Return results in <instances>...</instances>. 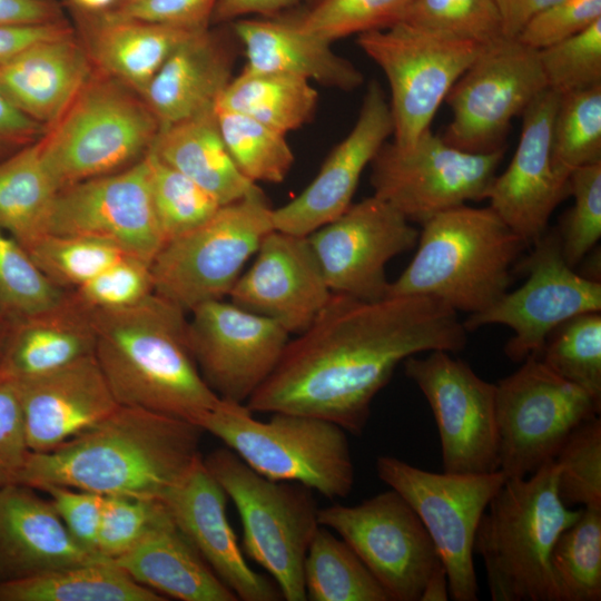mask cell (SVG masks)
<instances>
[{"label": "cell", "instance_id": "obj_1", "mask_svg": "<svg viewBox=\"0 0 601 601\" xmlns=\"http://www.w3.org/2000/svg\"><path fill=\"white\" fill-rule=\"evenodd\" d=\"M466 334L457 312L433 297L365 302L332 292L245 405L252 413L312 415L361 435L374 397L401 362L424 352H460Z\"/></svg>", "mask_w": 601, "mask_h": 601}, {"label": "cell", "instance_id": "obj_2", "mask_svg": "<svg viewBox=\"0 0 601 601\" xmlns=\"http://www.w3.org/2000/svg\"><path fill=\"white\" fill-rule=\"evenodd\" d=\"M203 432L184 420L119 405L58 447L30 452L14 483L164 500L201 457Z\"/></svg>", "mask_w": 601, "mask_h": 601}, {"label": "cell", "instance_id": "obj_3", "mask_svg": "<svg viewBox=\"0 0 601 601\" xmlns=\"http://www.w3.org/2000/svg\"><path fill=\"white\" fill-rule=\"evenodd\" d=\"M186 315L155 293L125 308L91 312L95 357L119 405L196 425L219 406L193 355Z\"/></svg>", "mask_w": 601, "mask_h": 601}, {"label": "cell", "instance_id": "obj_4", "mask_svg": "<svg viewBox=\"0 0 601 601\" xmlns=\"http://www.w3.org/2000/svg\"><path fill=\"white\" fill-rule=\"evenodd\" d=\"M417 250L387 297L428 296L480 313L506 292L524 242L489 207L462 205L422 225Z\"/></svg>", "mask_w": 601, "mask_h": 601}, {"label": "cell", "instance_id": "obj_5", "mask_svg": "<svg viewBox=\"0 0 601 601\" xmlns=\"http://www.w3.org/2000/svg\"><path fill=\"white\" fill-rule=\"evenodd\" d=\"M558 465L508 477L477 525L473 551L482 556L493 601H560L551 566L559 535L580 516L558 493Z\"/></svg>", "mask_w": 601, "mask_h": 601}, {"label": "cell", "instance_id": "obj_6", "mask_svg": "<svg viewBox=\"0 0 601 601\" xmlns=\"http://www.w3.org/2000/svg\"><path fill=\"white\" fill-rule=\"evenodd\" d=\"M160 127L138 92L93 68L37 142L60 190L135 164L148 152Z\"/></svg>", "mask_w": 601, "mask_h": 601}, {"label": "cell", "instance_id": "obj_7", "mask_svg": "<svg viewBox=\"0 0 601 601\" xmlns=\"http://www.w3.org/2000/svg\"><path fill=\"white\" fill-rule=\"evenodd\" d=\"M198 426L267 479L302 484L329 500L345 497L353 489L348 437L333 422L289 412L259 421L245 404L221 400Z\"/></svg>", "mask_w": 601, "mask_h": 601}, {"label": "cell", "instance_id": "obj_8", "mask_svg": "<svg viewBox=\"0 0 601 601\" xmlns=\"http://www.w3.org/2000/svg\"><path fill=\"white\" fill-rule=\"evenodd\" d=\"M203 461L236 506L248 556L272 575L284 600H307L304 562L321 526L313 491L260 475L226 446Z\"/></svg>", "mask_w": 601, "mask_h": 601}, {"label": "cell", "instance_id": "obj_9", "mask_svg": "<svg viewBox=\"0 0 601 601\" xmlns=\"http://www.w3.org/2000/svg\"><path fill=\"white\" fill-rule=\"evenodd\" d=\"M272 230L273 208L256 186L162 245L150 263L154 293L187 314L200 304L224 299Z\"/></svg>", "mask_w": 601, "mask_h": 601}, {"label": "cell", "instance_id": "obj_10", "mask_svg": "<svg viewBox=\"0 0 601 601\" xmlns=\"http://www.w3.org/2000/svg\"><path fill=\"white\" fill-rule=\"evenodd\" d=\"M391 89L393 142L406 148L430 125L454 83L483 46L405 22L357 36Z\"/></svg>", "mask_w": 601, "mask_h": 601}, {"label": "cell", "instance_id": "obj_11", "mask_svg": "<svg viewBox=\"0 0 601 601\" xmlns=\"http://www.w3.org/2000/svg\"><path fill=\"white\" fill-rule=\"evenodd\" d=\"M375 465L380 480L411 505L426 529L446 570L451 599L476 601L475 532L506 480L504 473H435L392 455L378 456Z\"/></svg>", "mask_w": 601, "mask_h": 601}, {"label": "cell", "instance_id": "obj_12", "mask_svg": "<svg viewBox=\"0 0 601 601\" xmlns=\"http://www.w3.org/2000/svg\"><path fill=\"white\" fill-rule=\"evenodd\" d=\"M601 402L529 356L495 384L499 470L526 477L555 459L570 433L599 415Z\"/></svg>", "mask_w": 601, "mask_h": 601}, {"label": "cell", "instance_id": "obj_13", "mask_svg": "<svg viewBox=\"0 0 601 601\" xmlns=\"http://www.w3.org/2000/svg\"><path fill=\"white\" fill-rule=\"evenodd\" d=\"M504 151L469 152L428 128L406 148L385 142L370 164L371 185L374 196L423 225L442 211L486 199Z\"/></svg>", "mask_w": 601, "mask_h": 601}, {"label": "cell", "instance_id": "obj_14", "mask_svg": "<svg viewBox=\"0 0 601 601\" xmlns=\"http://www.w3.org/2000/svg\"><path fill=\"white\" fill-rule=\"evenodd\" d=\"M546 88L538 50L506 37L483 46L445 98L452 119L442 138L469 152L503 150L513 118Z\"/></svg>", "mask_w": 601, "mask_h": 601}, {"label": "cell", "instance_id": "obj_15", "mask_svg": "<svg viewBox=\"0 0 601 601\" xmlns=\"http://www.w3.org/2000/svg\"><path fill=\"white\" fill-rule=\"evenodd\" d=\"M317 516L349 545L388 601H420L440 559L422 521L396 491L352 506L335 503L318 509Z\"/></svg>", "mask_w": 601, "mask_h": 601}, {"label": "cell", "instance_id": "obj_16", "mask_svg": "<svg viewBox=\"0 0 601 601\" xmlns=\"http://www.w3.org/2000/svg\"><path fill=\"white\" fill-rule=\"evenodd\" d=\"M532 246L519 264L528 276L525 283L463 322L467 332L491 324L510 327L514 334L504 352L513 362L539 357L550 333L565 321L601 311V283L566 264L556 230L545 231Z\"/></svg>", "mask_w": 601, "mask_h": 601}, {"label": "cell", "instance_id": "obj_17", "mask_svg": "<svg viewBox=\"0 0 601 601\" xmlns=\"http://www.w3.org/2000/svg\"><path fill=\"white\" fill-rule=\"evenodd\" d=\"M403 361L406 376L425 396L437 426L443 472L499 470L495 384L446 351Z\"/></svg>", "mask_w": 601, "mask_h": 601}, {"label": "cell", "instance_id": "obj_18", "mask_svg": "<svg viewBox=\"0 0 601 601\" xmlns=\"http://www.w3.org/2000/svg\"><path fill=\"white\" fill-rule=\"evenodd\" d=\"M43 234L96 238L150 264L164 238L151 200L147 154L119 171L58 190Z\"/></svg>", "mask_w": 601, "mask_h": 601}, {"label": "cell", "instance_id": "obj_19", "mask_svg": "<svg viewBox=\"0 0 601 601\" xmlns=\"http://www.w3.org/2000/svg\"><path fill=\"white\" fill-rule=\"evenodd\" d=\"M418 236L397 209L373 195L307 238L331 292L376 302L387 297L386 264L412 249Z\"/></svg>", "mask_w": 601, "mask_h": 601}, {"label": "cell", "instance_id": "obj_20", "mask_svg": "<svg viewBox=\"0 0 601 601\" xmlns=\"http://www.w3.org/2000/svg\"><path fill=\"white\" fill-rule=\"evenodd\" d=\"M189 314V343L205 382L221 400L245 404L277 365L289 333L224 299Z\"/></svg>", "mask_w": 601, "mask_h": 601}, {"label": "cell", "instance_id": "obj_21", "mask_svg": "<svg viewBox=\"0 0 601 601\" xmlns=\"http://www.w3.org/2000/svg\"><path fill=\"white\" fill-rule=\"evenodd\" d=\"M559 99L558 92L546 88L523 111L512 160L487 191L490 207L526 246L545 234L552 213L570 195L569 179L556 174L551 157Z\"/></svg>", "mask_w": 601, "mask_h": 601}, {"label": "cell", "instance_id": "obj_22", "mask_svg": "<svg viewBox=\"0 0 601 601\" xmlns=\"http://www.w3.org/2000/svg\"><path fill=\"white\" fill-rule=\"evenodd\" d=\"M228 297L248 312L268 317L289 334L305 331L332 292L307 236L272 230Z\"/></svg>", "mask_w": 601, "mask_h": 601}, {"label": "cell", "instance_id": "obj_23", "mask_svg": "<svg viewBox=\"0 0 601 601\" xmlns=\"http://www.w3.org/2000/svg\"><path fill=\"white\" fill-rule=\"evenodd\" d=\"M388 101L378 81L368 83L357 120L329 152L316 177L293 200L273 209L274 229L308 236L351 205L359 177L393 135Z\"/></svg>", "mask_w": 601, "mask_h": 601}, {"label": "cell", "instance_id": "obj_24", "mask_svg": "<svg viewBox=\"0 0 601 601\" xmlns=\"http://www.w3.org/2000/svg\"><path fill=\"white\" fill-rule=\"evenodd\" d=\"M162 501L179 531L238 600L283 599L276 584L248 565L227 518V494L203 456Z\"/></svg>", "mask_w": 601, "mask_h": 601}, {"label": "cell", "instance_id": "obj_25", "mask_svg": "<svg viewBox=\"0 0 601 601\" xmlns=\"http://www.w3.org/2000/svg\"><path fill=\"white\" fill-rule=\"evenodd\" d=\"M30 452H49L92 427L119 404L95 354L17 381Z\"/></svg>", "mask_w": 601, "mask_h": 601}, {"label": "cell", "instance_id": "obj_26", "mask_svg": "<svg viewBox=\"0 0 601 601\" xmlns=\"http://www.w3.org/2000/svg\"><path fill=\"white\" fill-rule=\"evenodd\" d=\"M216 26L184 39L142 92L161 127L215 109L233 79L238 40L230 23Z\"/></svg>", "mask_w": 601, "mask_h": 601}, {"label": "cell", "instance_id": "obj_27", "mask_svg": "<svg viewBox=\"0 0 601 601\" xmlns=\"http://www.w3.org/2000/svg\"><path fill=\"white\" fill-rule=\"evenodd\" d=\"M101 559L71 536L51 502L33 487L0 485V583Z\"/></svg>", "mask_w": 601, "mask_h": 601}, {"label": "cell", "instance_id": "obj_28", "mask_svg": "<svg viewBox=\"0 0 601 601\" xmlns=\"http://www.w3.org/2000/svg\"><path fill=\"white\" fill-rule=\"evenodd\" d=\"M93 71L76 30L35 42L0 61V92L45 127L71 102Z\"/></svg>", "mask_w": 601, "mask_h": 601}, {"label": "cell", "instance_id": "obj_29", "mask_svg": "<svg viewBox=\"0 0 601 601\" xmlns=\"http://www.w3.org/2000/svg\"><path fill=\"white\" fill-rule=\"evenodd\" d=\"M67 7L93 68L140 96L175 48L197 31Z\"/></svg>", "mask_w": 601, "mask_h": 601}, {"label": "cell", "instance_id": "obj_30", "mask_svg": "<svg viewBox=\"0 0 601 601\" xmlns=\"http://www.w3.org/2000/svg\"><path fill=\"white\" fill-rule=\"evenodd\" d=\"M245 50L250 72H283L345 91L359 87L364 77L327 42L299 29L285 13L240 18L230 22Z\"/></svg>", "mask_w": 601, "mask_h": 601}, {"label": "cell", "instance_id": "obj_31", "mask_svg": "<svg viewBox=\"0 0 601 601\" xmlns=\"http://www.w3.org/2000/svg\"><path fill=\"white\" fill-rule=\"evenodd\" d=\"M91 312L70 294L60 304L12 323L0 374L36 377L95 354Z\"/></svg>", "mask_w": 601, "mask_h": 601}, {"label": "cell", "instance_id": "obj_32", "mask_svg": "<svg viewBox=\"0 0 601 601\" xmlns=\"http://www.w3.org/2000/svg\"><path fill=\"white\" fill-rule=\"evenodd\" d=\"M136 582L181 601H237L173 519L111 560Z\"/></svg>", "mask_w": 601, "mask_h": 601}, {"label": "cell", "instance_id": "obj_33", "mask_svg": "<svg viewBox=\"0 0 601 601\" xmlns=\"http://www.w3.org/2000/svg\"><path fill=\"white\" fill-rule=\"evenodd\" d=\"M148 151L199 185L220 205L243 198L257 186L231 159L215 109L161 127Z\"/></svg>", "mask_w": 601, "mask_h": 601}, {"label": "cell", "instance_id": "obj_34", "mask_svg": "<svg viewBox=\"0 0 601 601\" xmlns=\"http://www.w3.org/2000/svg\"><path fill=\"white\" fill-rule=\"evenodd\" d=\"M111 560L73 564L0 583V601H164Z\"/></svg>", "mask_w": 601, "mask_h": 601}, {"label": "cell", "instance_id": "obj_35", "mask_svg": "<svg viewBox=\"0 0 601 601\" xmlns=\"http://www.w3.org/2000/svg\"><path fill=\"white\" fill-rule=\"evenodd\" d=\"M317 100L316 89L303 77L243 70L230 80L215 109L247 116L286 135L312 119Z\"/></svg>", "mask_w": 601, "mask_h": 601}, {"label": "cell", "instance_id": "obj_36", "mask_svg": "<svg viewBox=\"0 0 601 601\" xmlns=\"http://www.w3.org/2000/svg\"><path fill=\"white\" fill-rule=\"evenodd\" d=\"M57 191L37 141L0 160V229L27 247L43 234Z\"/></svg>", "mask_w": 601, "mask_h": 601}, {"label": "cell", "instance_id": "obj_37", "mask_svg": "<svg viewBox=\"0 0 601 601\" xmlns=\"http://www.w3.org/2000/svg\"><path fill=\"white\" fill-rule=\"evenodd\" d=\"M304 582L311 601H388L349 545L322 525L306 553Z\"/></svg>", "mask_w": 601, "mask_h": 601}, {"label": "cell", "instance_id": "obj_38", "mask_svg": "<svg viewBox=\"0 0 601 601\" xmlns=\"http://www.w3.org/2000/svg\"><path fill=\"white\" fill-rule=\"evenodd\" d=\"M551 566L560 601L601 600V508H582L556 539Z\"/></svg>", "mask_w": 601, "mask_h": 601}, {"label": "cell", "instance_id": "obj_39", "mask_svg": "<svg viewBox=\"0 0 601 601\" xmlns=\"http://www.w3.org/2000/svg\"><path fill=\"white\" fill-rule=\"evenodd\" d=\"M551 157L554 170L564 179L577 168L601 162V86L560 95Z\"/></svg>", "mask_w": 601, "mask_h": 601}, {"label": "cell", "instance_id": "obj_40", "mask_svg": "<svg viewBox=\"0 0 601 601\" xmlns=\"http://www.w3.org/2000/svg\"><path fill=\"white\" fill-rule=\"evenodd\" d=\"M225 146L250 181L279 184L294 164L285 135L247 116L215 109Z\"/></svg>", "mask_w": 601, "mask_h": 601}, {"label": "cell", "instance_id": "obj_41", "mask_svg": "<svg viewBox=\"0 0 601 601\" xmlns=\"http://www.w3.org/2000/svg\"><path fill=\"white\" fill-rule=\"evenodd\" d=\"M412 0H300L284 11L299 29L333 42L402 21Z\"/></svg>", "mask_w": 601, "mask_h": 601}, {"label": "cell", "instance_id": "obj_42", "mask_svg": "<svg viewBox=\"0 0 601 601\" xmlns=\"http://www.w3.org/2000/svg\"><path fill=\"white\" fill-rule=\"evenodd\" d=\"M539 358L555 374L601 402V314L577 315L548 336Z\"/></svg>", "mask_w": 601, "mask_h": 601}, {"label": "cell", "instance_id": "obj_43", "mask_svg": "<svg viewBox=\"0 0 601 601\" xmlns=\"http://www.w3.org/2000/svg\"><path fill=\"white\" fill-rule=\"evenodd\" d=\"M69 295L37 266L28 250L0 229V314L14 323L47 311Z\"/></svg>", "mask_w": 601, "mask_h": 601}, {"label": "cell", "instance_id": "obj_44", "mask_svg": "<svg viewBox=\"0 0 601 601\" xmlns=\"http://www.w3.org/2000/svg\"><path fill=\"white\" fill-rule=\"evenodd\" d=\"M24 248L41 272L67 292L127 255L107 242L73 235L43 234Z\"/></svg>", "mask_w": 601, "mask_h": 601}, {"label": "cell", "instance_id": "obj_45", "mask_svg": "<svg viewBox=\"0 0 601 601\" xmlns=\"http://www.w3.org/2000/svg\"><path fill=\"white\" fill-rule=\"evenodd\" d=\"M150 190L164 244L208 220L221 206L191 179L147 152Z\"/></svg>", "mask_w": 601, "mask_h": 601}, {"label": "cell", "instance_id": "obj_46", "mask_svg": "<svg viewBox=\"0 0 601 601\" xmlns=\"http://www.w3.org/2000/svg\"><path fill=\"white\" fill-rule=\"evenodd\" d=\"M558 493L562 502L601 508V420L593 416L577 426L560 447Z\"/></svg>", "mask_w": 601, "mask_h": 601}, {"label": "cell", "instance_id": "obj_47", "mask_svg": "<svg viewBox=\"0 0 601 601\" xmlns=\"http://www.w3.org/2000/svg\"><path fill=\"white\" fill-rule=\"evenodd\" d=\"M401 22L482 46L504 37L494 0H412Z\"/></svg>", "mask_w": 601, "mask_h": 601}, {"label": "cell", "instance_id": "obj_48", "mask_svg": "<svg viewBox=\"0 0 601 601\" xmlns=\"http://www.w3.org/2000/svg\"><path fill=\"white\" fill-rule=\"evenodd\" d=\"M538 53L548 88L559 95L601 86V19Z\"/></svg>", "mask_w": 601, "mask_h": 601}, {"label": "cell", "instance_id": "obj_49", "mask_svg": "<svg viewBox=\"0 0 601 601\" xmlns=\"http://www.w3.org/2000/svg\"><path fill=\"white\" fill-rule=\"evenodd\" d=\"M569 188L574 204L564 215L558 233L562 255L574 268L601 237V162L573 170Z\"/></svg>", "mask_w": 601, "mask_h": 601}, {"label": "cell", "instance_id": "obj_50", "mask_svg": "<svg viewBox=\"0 0 601 601\" xmlns=\"http://www.w3.org/2000/svg\"><path fill=\"white\" fill-rule=\"evenodd\" d=\"M170 519L171 515L162 500L105 496L97 553L105 559L114 560Z\"/></svg>", "mask_w": 601, "mask_h": 601}, {"label": "cell", "instance_id": "obj_51", "mask_svg": "<svg viewBox=\"0 0 601 601\" xmlns=\"http://www.w3.org/2000/svg\"><path fill=\"white\" fill-rule=\"evenodd\" d=\"M154 293L150 264L125 255L70 292L88 311H108L135 305Z\"/></svg>", "mask_w": 601, "mask_h": 601}, {"label": "cell", "instance_id": "obj_52", "mask_svg": "<svg viewBox=\"0 0 601 601\" xmlns=\"http://www.w3.org/2000/svg\"><path fill=\"white\" fill-rule=\"evenodd\" d=\"M599 19L601 0H562L531 18L516 39L541 50L583 31Z\"/></svg>", "mask_w": 601, "mask_h": 601}, {"label": "cell", "instance_id": "obj_53", "mask_svg": "<svg viewBox=\"0 0 601 601\" xmlns=\"http://www.w3.org/2000/svg\"><path fill=\"white\" fill-rule=\"evenodd\" d=\"M218 0H117L108 14L169 24L188 30L211 26Z\"/></svg>", "mask_w": 601, "mask_h": 601}, {"label": "cell", "instance_id": "obj_54", "mask_svg": "<svg viewBox=\"0 0 601 601\" xmlns=\"http://www.w3.org/2000/svg\"><path fill=\"white\" fill-rule=\"evenodd\" d=\"M29 454L18 382L0 374V485L16 482Z\"/></svg>", "mask_w": 601, "mask_h": 601}, {"label": "cell", "instance_id": "obj_55", "mask_svg": "<svg viewBox=\"0 0 601 601\" xmlns=\"http://www.w3.org/2000/svg\"><path fill=\"white\" fill-rule=\"evenodd\" d=\"M39 490L50 496L49 501L71 536L83 549L99 555L97 553V541L105 495L52 484L43 485Z\"/></svg>", "mask_w": 601, "mask_h": 601}, {"label": "cell", "instance_id": "obj_56", "mask_svg": "<svg viewBox=\"0 0 601 601\" xmlns=\"http://www.w3.org/2000/svg\"><path fill=\"white\" fill-rule=\"evenodd\" d=\"M46 127L12 106L0 92V160L36 142Z\"/></svg>", "mask_w": 601, "mask_h": 601}, {"label": "cell", "instance_id": "obj_57", "mask_svg": "<svg viewBox=\"0 0 601 601\" xmlns=\"http://www.w3.org/2000/svg\"><path fill=\"white\" fill-rule=\"evenodd\" d=\"M65 19L56 0H0V26L42 24Z\"/></svg>", "mask_w": 601, "mask_h": 601}, {"label": "cell", "instance_id": "obj_58", "mask_svg": "<svg viewBox=\"0 0 601 601\" xmlns=\"http://www.w3.org/2000/svg\"><path fill=\"white\" fill-rule=\"evenodd\" d=\"M75 30L67 19L42 24L0 26V61L23 48Z\"/></svg>", "mask_w": 601, "mask_h": 601}, {"label": "cell", "instance_id": "obj_59", "mask_svg": "<svg viewBox=\"0 0 601 601\" xmlns=\"http://www.w3.org/2000/svg\"><path fill=\"white\" fill-rule=\"evenodd\" d=\"M300 0H218L211 24L230 23L248 14L274 17L287 11Z\"/></svg>", "mask_w": 601, "mask_h": 601}, {"label": "cell", "instance_id": "obj_60", "mask_svg": "<svg viewBox=\"0 0 601 601\" xmlns=\"http://www.w3.org/2000/svg\"><path fill=\"white\" fill-rule=\"evenodd\" d=\"M497 7L503 35L516 38L526 22L539 12L562 0H494Z\"/></svg>", "mask_w": 601, "mask_h": 601}, {"label": "cell", "instance_id": "obj_61", "mask_svg": "<svg viewBox=\"0 0 601 601\" xmlns=\"http://www.w3.org/2000/svg\"><path fill=\"white\" fill-rule=\"evenodd\" d=\"M450 598L446 570L440 561L430 573L420 601H446Z\"/></svg>", "mask_w": 601, "mask_h": 601}, {"label": "cell", "instance_id": "obj_62", "mask_svg": "<svg viewBox=\"0 0 601 601\" xmlns=\"http://www.w3.org/2000/svg\"><path fill=\"white\" fill-rule=\"evenodd\" d=\"M117 0H67V4L85 11H105L109 9Z\"/></svg>", "mask_w": 601, "mask_h": 601}, {"label": "cell", "instance_id": "obj_63", "mask_svg": "<svg viewBox=\"0 0 601 601\" xmlns=\"http://www.w3.org/2000/svg\"><path fill=\"white\" fill-rule=\"evenodd\" d=\"M12 322L0 314V363L4 354L8 337L11 331Z\"/></svg>", "mask_w": 601, "mask_h": 601}]
</instances>
